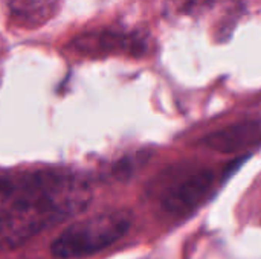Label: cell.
<instances>
[{
  "label": "cell",
  "instance_id": "7a4b0ae2",
  "mask_svg": "<svg viewBox=\"0 0 261 259\" xmlns=\"http://www.w3.org/2000/svg\"><path fill=\"white\" fill-rule=\"evenodd\" d=\"M133 215L125 209L104 211L67 226L50 244L58 259L89 258L119 241L132 227Z\"/></svg>",
  "mask_w": 261,
  "mask_h": 259
},
{
  "label": "cell",
  "instance_id": "5b68a950",
  "mask_svg": "<svg viewBox=\"0 0 261 259\" xmlns=\"http://www.w3.org/2000/svg\"><path fill=\"white\" fill-rule=\"evenodd\" d=\"M9 17L20 26L44 24L57 11L58 0H5Z\"/></svg>",
  "mask_w": 261,
  "mask_h": 259
},
{
  "label": "cell",
  "instance_id": "6da1fadb",
  "mask_svg": "<svg viewBox=\"0 0 261 259\" xmlns=\"http://www.w3.org/2000/svg\"><path fill=\"white\" fill-rule=\"evenodd\" d=\"M90 200L89 183L70 171H0V246H21L78 215Z\"/></svg>",
  "mask_w": 261,
  "mask_h": 259
},
{
  "label": "cell",
  "instance_id": "3957f363",
  "mask_svg": "<svg viewBox=\"0 0 261 259\" xmlns=\"http://www.w3.org/2000/svg\"><path fill=\"white\" fill-rule=\"evenodd\" d=\"M213 185L211 169L194 163H179L162 171L153 185V194L165 214L184 217L203 202Z\"/></svg>",
  "mask_w": 261,
  "mask_h": 259
},
{
  "label": "cell",
  "instance_id": "8992f818",
  "mask_svg": "<svg viewBox=\"0 0 261 259\" xmlns=\"http://www.w3.org/2000/svg\"><path fill=\"white\" fill-rule=\"evenodd\" d=\"M141 157H130V159H124L121 162H118L113 168V176H116L118 179H124L127 176H132L133 171L136 169L138 163H141Z\"/></svg>",
  "mask_w": 261,
  "mask_h": 259
},
{
  "label": "cell",
  "instance_id": "277c9868",
  "mask_svg": "<svg viewBox=\"0 0 261 259\" xmlns=\"http://www.w3.org/2000/svg\"><path fill=\"white\" fill-rule=\"evenodd\" d=\"M261 142V122H245L222 128L205 139V145L220 153H237Z\"/></svg>",
  "mask_w": 261,
  "mask_h": 259
}]
</instances>
